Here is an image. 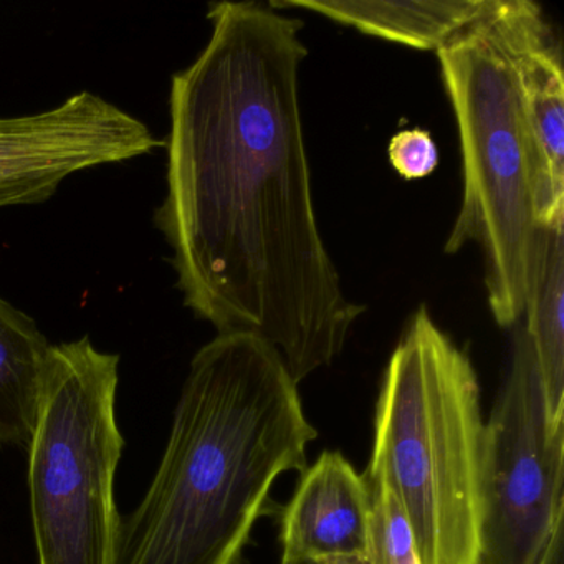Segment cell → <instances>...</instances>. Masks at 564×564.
Wrapping results in <instances>:
<instances>
[{
  "label": "cell",
  "instance_id": "6da1fadb",
  "mask_svg": "<svg viewBox=\"0 0 564 564\" xmlns=\"http://www.w3.org/2000/svg\"><path fill=\"white\" fill-rule=\"evenodd\" d=\"M199 57L171 80L166 197L154 223L184 305L252 333L296 384L332 365L366 306L345 295L319 232L300 107L303 22L216 2Z\"/></svg>",
  "mask_w": 564,
  "mask_h": 564
},
{
  "label": "cell",
  "instance_id": "7a4b0ae2",
  "mask_svg": "<svg viewBox=\"0 0 564 564\" xmlns=\"http://www.w3.org/2000/svg\"><path fill=\"white\" fill-rule=\"evenodd\" d=\"M318 437L280 352L252 333L197 351L160 468L120 517L113 564H240L270 490Z\"/></svg>",
  "mask_w": 564,
  "mask_h": 564
},
{
  "label": "cell",
  "instance_id": "3957f363",
  "mask_svg": "<svg viewBox=\"0 0 564 564\" xmlns=\"http://www.w3.org/2000/svg\"><path fill=\"white\" fill-rule=\"evenodd\" d=\"M477 372L421 306L382 376L366 470L395 495L419 564H480Z\"/></svg>",
  "mask_w": 564,
  "mask_h": 564
},
{
  "label": "cell",
  "instance_id": "277c9868",
  "mask_svg": "<svg viewBox=\"0 0 564 564\" xmlns=\"http://www.w3.org/2000/svg\"><path fill=\"white\" fill-rule=\"evenodd\" d=\"M495 9L435 54L457 120L464 171V197L445 252L457 253L468 242L480 247L491 315L510 328L523 316L546 229L536 158Z\"/></svg>",
  "mask_w": 564,
  "mask_h": 564
},
{
  "label": "cell",
  "instance_id": "5b68a950",
  "mask_svg": "<svg viewBox=\"0 0 564 564\" xmlns=\"http://www.w3.org/2000/svg\"><path fill=\"white\" fill-rule=\"evenodd\" d=\"M120 356L90 338L51 346L29 442L39 564H113L115 474L124 438L115 399Z\"/></svg>",
  "mask_w": 564,
  "mask_h": 564
},
{
  "label": "cell",
  "instance_id": "8992f818",
  "mask_svg": "<svg viewBox=\"0 0 564 564\" xmlns=\"http://www.w3.org/2000/svg\"><path fill=\"white\" fill-rule=\"evenodd\" d=\"M564 518V422L547 411L523 326L510 368L484 425L480 564H540Z\"/></svg>",
  "mask_w": 564,
  "mask_h": 564
},
{
  "label": "cell",
  "instance_id": "52a82bcc",
  "mask_svg": "<svg viewBox=\"0 0 564 564\" xmlns=\"http://www.w3.org/2000/svg\"><path fill=\"white\" fill-rule=\"evenodd\" d=\"M163 144L143 121L91 91L42 113L0 118V207L45 203L72 174Z\"/></svg>",
  "mask_w": 564,
  "mask_h": 564
},
{
  "label": "cell",
  "instance_id": "ba28073f",
  "mask_svg": "<svg viewBox=\"0 0 564 564\" xmlns=\"http://www.w3.org/2000/svg\"><path fill=\"white\" fill-rule=\"evenodd\" d=\"M510 51L541 184V226L564 224V75L561 48L540 6L498 0L494 12Z\"/></svg>",
  "mask_w": 564,
  "mask_h": 564
},
{
  "label": "cell",
  "instance_id": "9c48e42d",
  "mask_svg": "<svg viewBox=\"0 0 564 564\" xmlns=\"http://www.w3.org/2000/svg\"><path fill=\"white\" fill-rule=\"evenodd\" d=\"M369 501L362 475L325 451L300 477L280 521L283 560L366 556Z\"/></svg>",
  "mask_w": 564,
  "mask_h": 564
},
{
  "label": "cell",
  "instance_id": "30bf717a",
  "mask_svg": "<svg viewBox=\"0 0 564 564\" xmlns=\"http://www.w3.org/2000/svg\"><path fill=\"white\" fill-rule=\"evenodd\" d=\"M495 6L497 0H272L269 8L315 12L361 34L437 52Z\"/></svg>",
  "mask_w": 564,
  "mask_h": 564
},
{
  "label": "cell",
  "instance_id": "8fae6325",
  "mask_svg": "<svg viewBox=\"0 0 564 564\" xmlns=\"http://www.w3.org/2000/svg\"><path fill=\"white\" fill-rule=\"evenodd\" d=\"M48 351L37 323L0 296V447L31 442Z\"/></svg>",
  "mask_w": 564,
  "mask_h": 564
},
{
  "label": "cell",
  "instance_id": "7c38bea8",
  "mask_svg": "<svg viewBox=\"0 0 564 564\" xmlns=\"http://www.w3.org/2000/svg\"><path fill=\"white\" fill-rule=\"evenodd\" d=\"M523 329L543 381L547 411L564 422V224L544 230L524 303Z\"/></svg>",
  "mask_w": 564,
  "mask_h": 564
},
{
  "label": "cell",
  "instance_id": "4fadbf2b",
  "mask_svg": "<svg viewBox=\"0 0 564 564\" xmlns=\"http://www.w3.org/2000/svg\"><path fill=\"white\" fill-rule=\"evenodd\" d=\"M362 475L368 490V544L369 564H419L414 538L408 517L388 485L369 474Z\"/></svg>",
  "mask_w": 564,
  "mask_h": 564
},
{
  "label": "cell",
  "instance_id": "5bb4252c",
  "mask_svg": "<svg viewBox=\"0 0 564 564\" xmlns=\"http://www.w3.org/2000/svg\"><path fill=\"white\" fill-rule=\"evenodd\" d=\"M388 156L392 170L405 181L424 180L438 166L437 144L422 128L394 134L389 141Z\"/></svg>",
  "mask_w": 564,
  "mask_h": 564
},
{
  "label": "cell",
  "instance_id": "9a60e30c",
  "mask_svg": "<svg viewBox=\"0 0 564 564\" xmlns=\"http://www.w3.org/2000/svg\"><path fill=\"white\" fill-rule=\"evenodd\" d=\"M540 564H564V518L554 528Z\"/></svg>",
  "mask_w": 564,
  "mask_h": 564
},
{
  "label": "cell",
  "instance_id": "2e32d148",
  "mask_svg": "<svg viewBox=\"0 0 564 564\" xmlns=\"http://www.w3.org/2000/svg\"><path fill=\"white\" fill-rule=\"evenodd\" d=\"M326 564H369L368 557L366 556H339L328 557L323 560Z\"/></svg>",
  "mask_w": 564,
  "mask_h": 564
},
{
  "label": "cell",
  "instance_id": "e0dca14e",
  "mask_svg": "<svg viewBox=\"0 0 564 564\" xmlns=\"http://www.w3.org/2000/svg\"><path fill=\"white\" fill-rule=\"evenodd\" d=\"M282 564H326L323 560H313V557H290V560H283Z\"/></svg>",
  "mask_w": 564,
  "mask_h": 564
}]
</instances>
